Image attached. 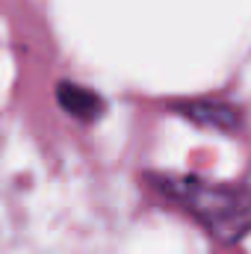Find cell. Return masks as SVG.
Returning <instances> with one entry per match:
<instances>
[{
    "label": "cell",
    "mask_w": 251,
    "mask_h": 254,
    "mask_svg": "<svg viewBox=\"0 0 251 254\" xmlns=\"http://www.w3.org/2000/svg\"><path fill=\"white\" fill-rule=\"evenodd\" d=\"M175 110L192 119L195 125L210 127V130H225V133L240 130V113L228 107L225 101H181L175 104Z\"/></svg>",
    "instance_id": "cell-2"
},
{
    "label": "cell",
    "mask_w": 251,
    "mask_h": 254,
    "mask_svg": "<svg viewBox=\"0 0 251 254\" xmlns=\"http://www.w3.org/2000/svg\"><path fill=\"white\" fill-rule=\"evenodd\" d=\"M57 101L68 116H74L80 122H95L104 116V98L80 83H71V80H63L57 86Z\"/></svg>",
    "instance_id": "cell-3"
},
{
    "label": "cell",
    "mask_w": 251,
    "mask_h": 254,
    "mask_svg": "<svg viewBox=\"0 0 251 254\" xmlns=\"http://www.w3.org/2000/svg\"><path fill=\"white\" fill-rule=\"evenodd\" d=\"M172 204L198 219L222 243H234L251 231V172L237 184H210L201 178H151Z\"/></svg>",
    "instance_id": "cell-1"
}]
</instances>
